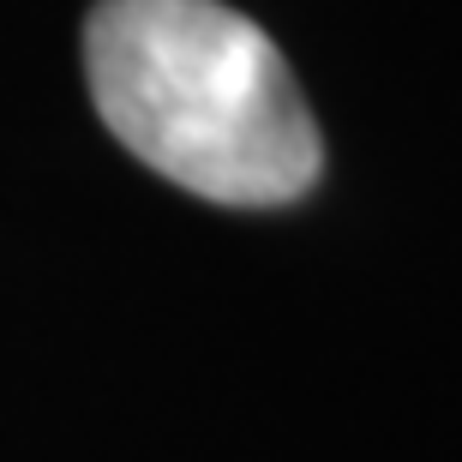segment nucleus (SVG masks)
Listing matches in <instances>:
<instances>
[{"label": "nucleus", "instance_id": "nucleus-1", "mask_svg": "<svg viewBox=\"0 0 462 462\" xmlns=\"http://www.w3.org/2000/svg\"><path fill=\"white\" fill-rule=\"evenodd\" d=\"M85 79L108 133L192 199L271 210L325 174L282 49L223 0H97Z\"/></svg>", "mask_w": 462, "mask_h": 462}]
</instances>
